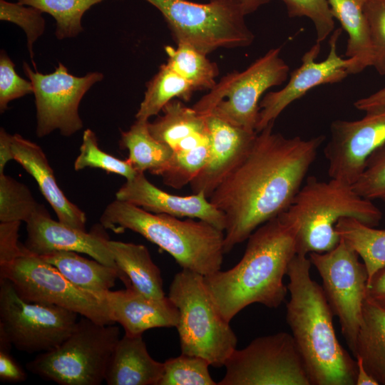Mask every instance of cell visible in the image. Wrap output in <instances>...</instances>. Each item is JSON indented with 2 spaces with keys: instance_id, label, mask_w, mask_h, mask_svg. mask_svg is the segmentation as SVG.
Here are the masks:
<instances>
[{
  "instance_id": "18",
  "label": "cell",
  "mask_w": 385,
  "mask_h": 385,
  "mask_svg": "<svg viewBox=\"0 0 385 385\" xmlns=\"http://www.w3.org/2000/svg\"><path fill=\"white\" fill-rule=\"evenodd\" d=\"M115 197L150 212L196 218L222 231L225 229L223 212L205 194L198 192L188 196L170 194L151 183L144 173H138L133 179L126 180L116 192Z\"/></svg>"
},
{
  "instance_id": "36",
  "label": "cell",
  "mask_w": 385,
  "mask_h": 385,
  "mask_svg": "<svg viewBox=\"0 0 385 385\" xmlns=\"http://www.w3.org/2000/svg\"><path fill=\"white\" fill-rule=\"evenodd\" d=\"M42 13L34 6L0 0V19L14 23L24 30L31 59L34 58V44L45 31Z\"/></svg>"
},
{
  "instance_id": "29",
  "label": "cell",
  "mask_w": 385,
  "mask_h": 385,
  "mask_svg": "<svg viewBox=\"0 0 385 385\" xmlns=\"http://www.w3.org/2000/svg\"><path fill=\"white\" fill-rule=\"evenodd\" d=\"M340 238L362 259L368 282L385 267V230L376 229L354 217H342L335 225Z\"/></svg>"
},
{
  "instance_id": "32",
  "label": "cell",
  "mask_w": 385,
  "mask_h": 385,
  "mask_svg": "<svg viewBox=\"0 0 385 385\" xmlns=\"http://www.w3.org/2000/svg\"><path fill=\"white\" fill-rule=\"evenodd\" d=\"M103 0H18L34 6L56 20L55 35L58 39L77 36L83 31L81 20L85 12Z\"/></svg>"
},
{
  "instance_id": "24",
  "label": "cell",
  "mask_w": 385,
  "mask_h": 385,
  "mask_svg": "<svg viewBox=\"0 0 385 385\" xmlns=\"http://www.w3.org/2000/svg\"><path fill=\"white\" fill-rule=\"evenodd\" d=\"M39 257L76 287L101 297L114 287L117 279L126 287H131L129 278L120 270L88 260L76 252L56 251Z\"/></svg>"
},
{
  "instance_id": "9",
  "label": "cell",
  "mask_w": 385,
  "mask_h": 385,
  "mask_svg": "<svg viewBox=\"0 0 385 385\" xmlns=\"http://www.w3.org/2000/svg\"><path fill=\"white\" fill-rule=\"evenodd\" d=\"M289 67L281 56V48H272L242 71L223 76L193 106L202 115L212 114L250 131H256L262 96L282 85Z\"/></svg>"
},
{
  "instance_id": "43",
  "label": "cell",
  "mask_w": 385,
  "mask_h": 385,
  "mask_svg": "<svg viewBox=\"0 0 385 385\" xmlns=\"http://www.w3.org/2000/svg\"><path fill=\"white\" fill-rule=\"evenodd\" d=\"M366 297L385 310V267L368 282Z\"/></svg>"
},
{
  "instance_id": "1",
  "label": "cell",
  "mask_w": 385,
  "mask_h": 385,
  "mask_svg": "<svg viewBox=\"0 0 385 385\" xmlns=\"http://www.w3.org/2000/svg\"><path fill=\"white\" fill-rule=\"evenodd\" d=\"M274 123L257 133L244 158L209 197L225 217V253L288 209L325 140L287 138L274 132Z\"/></svg>"
},
{
  "instance_id": "17",
  "label": "cell",
  "mask_w": 385,
  "mask_h": 385,
  "mask_svg": "<svg viewBox=\"0 0 385 385\" xmlns=\"http://www.w3.org/2000/svg\"><path fill=\"white\" fill-rule=\"evenodd\" d=\"M26 230L24 246L34 255L43 256L56 251L81 252L118 269L108 247L109 239L100 227L87 232L53 220L44 209L26 222Z\"/></svg>"
},
{
  "instance_id": "25",
  "label": "cell",
  "mask_w": 385,
  "mask_h": 385,
  "mask_svg": "<svg viewBox=\"0 0 385 385\" xmlns=\"http://www.w3.org/2000/svg\"><path fill=\"white\" fill-rule=\"evenodd\" d=\"M108 244L116 266L129 278L133 289L150 298L165 297L160 271L145 246L111 240Z\"/></svg>"
},
{
  "instance_id": "35",
  "label": "cell",
  "mask_w": 385,
  "mask_h": 385,
  "mask_svg": "<svg viewBox=\"0 0 385 385\" xmlns=\"http://www.w3.org/2000/svg\"><path fill=\"white\" fill-rule=\"evenodd\" d=\"M86 168H100L123 176L126 180L133 179L138 173L127 159L120 160L102 150L95 133L89 128L83 132L80 153L74 162L76 171Z\"/></svg>"
},
{
  "instance_id": "22",
  "label": "cell",
  "mask_w": 385,
  "mask_h": 385,
  "mask_svg": "<svg viewBox=\"0 0 385 385\" xmlns=\"http://www.w3.org/2000/svg\"><path fill=\"white\" fill-rule=\"evenodd\" d=\"M163 115L148 123L151 135L168 145L173 154L185 153L210 144L206 116L174 99L162 110Z\"/></svg>"
},
{
  "instance_id": "31",
  "label": "cell",
  "mask_w": 385,
  "mask_h": 385,
  "mask_svg": "<svg viewBox=\"0 0 385 385\" xmlns=\"http://www.w3.org/2000/svg\"><path fill=\"white\" fill-rule=\"evenodd\" d=\"M166 64L196 91L210 90L219 75L217 65L207 55L190 44L179 43L177 47L166 46Z\"/></svg>"
},
{
  "instance_id": "13",
  "label": "cell",
  "mask_w": 385,
  "mask_h": 385,
  "mask_svg": "<svg viewBox=\"0 0 385 385\" xmlns=\"http://www.w3.org/2000/svg\"><path fill=\"white\" fill-rule=\"evenodd\" d=\"M359 255L340 238L324 253L311 252L309 258L318 271L329 307L339 319L341 331L354 354L366 297L368 273Z\"/></svg>"
},
{
  "instance_id": "41",
  "label": "cell",
  "mask_w": 385,
  "mask_h": 385,
  "mask_svg": "<svg viewBox=\"0 0 385 385\" xmlns=\"http://www.w3.org/2000/svg\"><path fill=\"white\" fill-rule=\"evenodd\" d=\"M21 222H0V265L22 255L26 248L18 242Z\"/></svg>"
},
{
  "instance_id": "6",
  "label": "cell",
  "mask_w": 385,
  "mask_h": 385,
  "mask_svg": "<svg viewBox=\"0 0 385 385\" xmlns=\"http://www.w3.org/2000/svg\"><path fill=\"white\" fill-rule=\"evenodd\" d=\"M168 297L179 313L176 328L181 354L204 358L212 366H223L237 349V338L218 312L204 276L182 269L174 276Z\"/></svg>"
},
{
  "instance_id": "42",
  "label": "cell",
  "mask_w": 385,
  "mask_h": 385,
  "mask_svg": "<svg viewBox=\"0 0 385 385\" xmlns=\"http://www.w3.org/2000/svg\"><path fill=\"white\" fill-rule=\"evenodd\" d=\"M0 379L11 383L22 382L26 379V373L8 350L0 349Z\"/></svg>"
},
{
  "instance_id": "4",
  "label": "cell",
  "mask_w": 385,
  "mask_h": 385,
  "mask_svg": "<svg viewBox=\"0 0 385 385\" xmlns=\"http://www.w3.org/2000/svg\"><path fill=\"white\" fill-rule=\"evenodd\" d=\"M104 229L115 233L130 230L169 253L182 267L207 276L221 269L225 232L202 220L148 212L115 199L100 217Z\"/></svg>"
},
{
  "instance_id": "11",
  "label": "cell",
  "mask_w": 385,
  "mask_h": 385,
  "mask_svg": "<svg viewBox=\"0 0 385 385\" xmlns=\"http://www.w3.org/2000/svg\"><path fill=\"white\" fill-rule=\"evenodd\" d=\"M78 315L57 305L27 302L9 279L0 278V332L18 350L55 349L73 332Z\"/></svg>"
},
{
  "instance_id": "20",
  "label": "cell",
  "mask_w": 385,
  "mask_h": 385,
  "mask_svg": "<svg viewBox=\"0 0 385 385\" xmlns=\"http://www.w3.org/2000/svg\"><path fill=\"white\" fill-rule=\"evenodd\" d=\"M104 298L115 322L123 327L125 334L139 335L152 328L176 327L178 323V310L168 297L153 299L126 287L109 290Z\"/></svg>"
},
{
  "instance_id": "45",
  "label": "cell",
  "mask_w": 385,
  "mask_h": 385,
  "mask_svg": "<svg viewBox=\"0 0 385 385\" xmlns=\"http://www.w3.org/2000/svg\"><path fill=\"white\" fill-rule=\"evenodd\" d=\"M11 136L4 128L0 130V174L4 173L6 163L14 160L11 148Z\"/></svg>"
},
{
  "instance_id": "3",
  "label": "cell",
  "mask_w": 385,
  "mask_h": 385,
  "mask_svg": "<svg viewBox=\"0 0 385 385\" xmlns=\"http://www.w3.org/2000/svg\"><path fill=\"white\" fill-rule=\"evenodd\" d=\"M311 261L296 254L287 275V322L311 385H355L357 363L339 343L334 314L322 286L311 278Z\"/></svg>"
},
{
  "instance_id": "5",
  "label": "cell",
  "mask_w": 385,
  "mask_h": 385,
  "mask_svg": "<svg viewBox=\"0 0 385 385\" xmlns=\"http://www.w3.org/2000/svg\"><path fill=\"white\" fill-rule=\"evenodd\" d=\"M282 215L297 228V254L324 253L333 250L340 237L335 225L342 217H354L375 227L382 212L371 200L359 195L352 185L309 176Z\"/></svg>"
},
{
  "instance_id": "47",
  "label": "cell",
  "mask_w": 385,
  "mask_h": 385,
  "mask_svg": "<svg viewBox=\"0 0 385 385\" xmlns=\"http://www.w3.org/2000/svg\"><path fill=\"white\" fill-rule=\"evenodd\" d=\"M247 15L257 11L261 6L270 3L271 0H242Z\"/></svg>"
},
{
  "instance_id": "19",
  "label": "cell",
  "mask_w": 385,
  "mask_h": 385,
  "mask_svg": "<svg viewBox=\"0 0 385 385\" xmlns=\"http://www.w3.org/2000/svg\"><path fill=\"white\" fill-rule=\"evenodd\" d=\"M205 115L210 140V155L190 186L192 192H202L209 198L244 158L257 132L232 125L212 114Z\"/></svg>"
},
{
  "instance_id": "14",
  "label": "cell",
  "mask_w": 385,
  "mask_h": 385,
  "mask_svg": "<svg viewBox=\"0 0 385 385\" xmlns=\"http://www.w3.org/2000/svg\"><path fill=\"white\" fill-rule=\"evenodd\" d=\"M23 68L34 88L36 135L42 138L58 130L62 135L71 136L81 130L83 124L78 113L80 103L87 91L103 80V73L92 71L76 76L61 62L48 74L33 70L26 62Z\"/></svg>"
},
{
  "instance_id": "8",
  "label": "cell",
  "mask_w": 385,
  "mask_h": 385,
  "mask_svg": "<svg viewBox=\"0 0 385 385\" xmlns=\"http://www.w3.org/2000/svg\"><path fill=\"white\" fill-rule=\"evenodd\" d=\"M120 339L118 326L82 317L73 332L55 349L41 352L27 369L60 385H99Z\"/></svg>"
},
{
  "instance_id": "2",
  "label": "cell",
  "mask_w": 385,
  "mask_h": 385,
  "mask_svg": "<svg viewBox=\"0 0 385 385\" xmlns=\"http://www.w3.org/2000/svg\"><path fill=\"white\" fill-rule=\"evenodd\" d=\"M297 226L282 214L257 227L247 238L233 267L204 276L218 312L228 322L250 304L277 308L284 302L289 265L297 254Z\"/></svg>"
},
{
  "instance_id": "33",
  "label": "cell",
  "mask_w": 385,
  "mask_h": 385,
  "mask_svg": "<svg viewBox=\"0 0 385 385\" xmlns=\"http://www.w3.org/2000/svg\"><path fill=\"white\" fill-rule=\"evenodd\" d=\"M44 209L24 184L4 173L0 174V222L24 221L26 223Z\"/></svg>"
},
{
  "instance_id": "23",
  "label": "cell",
  "mask_w": 385,
  "mask_h": 385,
  "mask_svg": "<svg viewBox=\"0 0 385 385\" xmlns=\"http://www.w3.org/2000/svg\"><path fill=\"white\" fill-rule=\"evenodd\" d=\"M163 363L149 354L142 334L124 336L111 357L105 381L108 385H158Z\"/></svg>"
},
{
  "instance_id": "7",
  "label": "cell",
  "mask_w": 385,
  "mask_h": 385,
  "mask_svg": "<svg viewBox=\"0 0 385 385\" xmlns=\"http://www.w3.org/2000/svg\"><path fill=\"white\" fill-rule=\"evenodd\" d=\"M145 1L161 13L177 43L190 44L204 54L220 48L247 47L255 39L242 0Z\"/></svg>"
},
{
  "instance_id": "28",
  "label": "cell",
  "mask_w": 385,
  "mask_h": 385,
  "mask_svg": "<svg viewBox=\"0 0 385 385\" xmlns=\"http://www.w3.org/2000/svg\"><path fill=\"white\" fill-rule=\"evenodd\" d=\"M148 123L136 119L128 130L121 132L120 145L128 150L127 160L137 172L158 175L170 160L173 150L151 135Z\"/></svg>"
},
{
  "instance_id": "38",
  "label": "cell",
  "mask_w": 385,
  "mask_h": 385,
  "mask_svg": "<svg viewBox=\"0 0 385 385\" xmlns=\"http://www.w3.org/2000/svg\"><path fill=\"white\" fill-rule=\"evenodd\" d=\"M352 187L366 199L385 201V143L369 157Z\"/></svg>"
},
{
  "instance_id": "37",
  "label": "cell",
  "mask_w": 385,
  "mask_h": 385,
  "mask_svg": "<svg viewBox=\"0 0 385 385\" xmlns=\"http://www.w3.org/2000/svg\"><path fill=\"white\" fill-rule=\"evenodd\" d=\"M290 18L307 17L314 26L317 40L322 43L334 29V19L327 0H282Z\"/></svg>"
},
{
  "instance_id": "30",
  "label": "cell",
  "mask_w": 385,
  "mask_h": 385,
  "mask_svg": "<svg viewBox=\"0 0 385 385\" xmlns=\"http://www.w3.org/2000/svg\"><path fill=\"white\" fill-rule=\"evenodd\" d=\"M195 91L193 87L166 63L147 83L144 98L135 115L138 120H148L158 115L171 101H188Z\"/></svg>"
},
{
  "instance_id": "15",
  "label": "cell",
  "mask_w": 385,
  "mask_h": 385,
  "mask_svg": "<svg viewBox=\"0 0 385 385\" xmlns=\"http://www.w3.org/2000/svg\"><path fill=\"white\" fill-rule=\"evenodd\" d=\"M342 29L334 30L329 38V51L325 59L317 61L321 43L316 42L302 57L300 66L289 73V80L280 90L266 93L261 99L256 125L258 133L274 123L282 112L294 101L303 97L314 88L342 81L352 74L355 64L351 58H343L337 53Z\"/></svg>"
},
{
  "instance_id": "27",
  "label": "cell",
  "mask_w": 385,
  "mask_h": 385,
  "mask_svg": "<svg viewBox=\"0 0 385 385\" xmlns=\"http://www.w3.org/2000/svg\"><path fill=\"white\" fill-rule=\"evenodd\" d=\"M353 355L379 385H385V310L367 297Z\"/></svg>"
},
{
  "instance_id": "21",
  "label": "cell",
  "mask_w": 385,
  "mask_h": 385,
  "mask_svg": "<svg viewBox=\"0 0 385 385\" xmlns=\"http://www.w3.org/2000/svg\"><path fill=\"white\" fill-rule=\"evenodd\" d=\"M14 160L36 180L38 188L55 212L58 221L70 227L86 230V217L83 211L64 195L42 148L19 134L11 136Z\"/></svg>"
},
{
  "instance_id": "34",
  "label": "cell",
  "mask_w": 385,
  "mask_h": 385,
  "mask_svg": "<svg viewBox=\"0 0 385 385\" xmlns=\"http://www.w3.org/2000/svg\"><path fill=\"white\" fill-rule=\"evenodd\" d=\"M164 369L158 385H216L207 360L181 354L163 362Z\"/></svg>"
},
{
  "instance_id": "46",
  "label": "cell",
  "mask_w": 385,
  "mask_h": 385,
  "mask_svg": "<svg viewBox=\"0 0 385 385\" xmlns=\"http://www.w3.org/2000/svg\"><path fill=\"white\" fill-rule=\"evenodd\" d=\"M357 363V373L355 385H379L374 378L366 371L359 358H355Z\"/></svg>"
},
{
  "instance_id": "12",
  "label": "cell",
  "mask_w": 385,
  "mask_h": 385,
  "mask_svg": "<svg viewBox=\"0 0 385 385\" xmlns=\"http://www.w3.org/2000/svg\"><path fill=\"white\" fill-rule=\"evenodd\" d=\"M224 366L218 385H311L294 338L284 332L235 349Z\"/></svg>"
},
{
  "instance_id": "44",
  "label": "cell",
  "mask_w": 385,
  "mask_h": 385,
  "mask_svg": "<svg viewBox=\"0 0 385 385\" xmlns=\"http://www.w3.org/2000/svg\"><path fill=\"white\" fill-rule=\"evenodd\" d=\"M354 106L358 110L364 112L385 106V87L368 96L357 100L354 102Z\"/></svg>"
},
{
  "instance_id": "10",
  "label": "cell",
  "mask_w": 385,
  "mask_h": 385,
  "mask_svg": "<svg viewBox=\"0 0 385 385\" xmlns=\"http://www.w3.org/2000/svg\"><path fill=\"white\" fill-rule=\"evenodd\" d=\"M0 278L9 279L27 302L57 305L101 324L115 323L105 298L76 287L26 249L12 262L0 265Z\"/></svg>"
},
{
  "instance_id": "26",
  "label": "cell",
  "mask_w": 385,
  "mask_h": 385,
  "mask_svg": "<svg viewBox=\"0 0 385 385\" xmlns=\"http://www.w3.org/2000/svg\"><path fill=\"white\" fill-rule=\"evenodd\" d=\"M366 0H327L334 19L347 35L345 56L354 60L352 74L373 63V49L368 21L364 12Z\"/></svg>"
},
{
  "instance_id": "40",
  "label": "cell",
  "mask_w": 385,
  "mask_h": 385,
  "mask_svg": "<svg viewBox=\"0 0 385 385\" xmlns=\"http://www.w3.org/2000/svg\"><path fill=\"white\" fill-rule=\"evenodd\" d=\"M34 93L31 82L19 76L15 64L1 50L0 53V111L4 113L8 104L26 95Z\"/></svg>"
},
{
  "instance_id": "39",
  "label": "cell",
  "mask_w": 385,
  "mask_h": 385,
  "mask_svg": "<svg viewBox=\"0 0 385 385\" xmlns=\"http://www.w3.org/2000/svg\"><path fill=\"white\" fill-rule=\"evenodd\" d=\"M364 12L368 21L373 49L374 67L385 75V0H366Z\"/></svg>"
},
{
  "instance_id": "16",
  "label": "cell",
  "mask_w": 385,
  "mask_h": 385,
  "mask_svg": "<svg viewBox=\"0 0 385 385\" xmlns=\"http://www.w3.org/2000/svg\"><path fill=\"white\" fill-rule=\"evenodd\" d=\"M365 113L359 120L332 123L324 150L330 178L353 185L369 157L385 143V106Z\"/></svg>"
}]
</instances>
